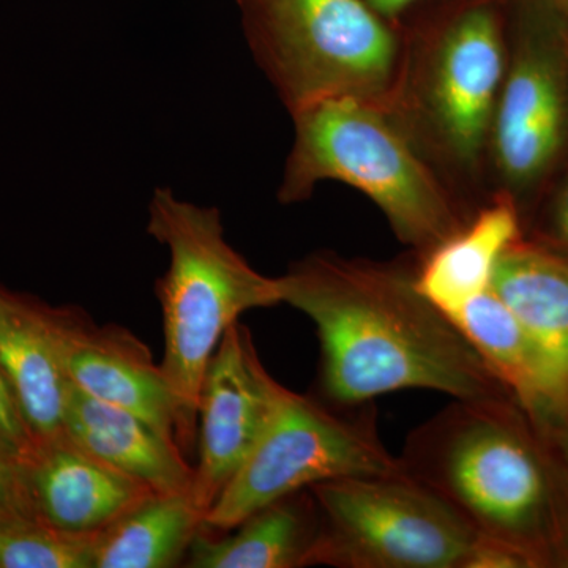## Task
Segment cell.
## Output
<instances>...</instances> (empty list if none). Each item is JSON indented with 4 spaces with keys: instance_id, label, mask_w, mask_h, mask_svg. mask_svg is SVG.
<instances>
[{
    "instance_id": "44dd1931",
    "label": "cell",
    "mask_w": 568,
    "mask_h": 568,
    "mask_svg": "<svg viewBox=\"0 0 568 568\" xmlns=\"http://www.w3.org/2000/svg\"><path fill=\"white\" fill-rule=\"evenodd\" d=\"M37 437L26 420L9 379L0 369V452L22 465L36 450Z\"/></svg>"
},
{
    "instance_id": "ffe728a7",
    "label": "cell",
    "mask_w": 568,
    "mask_h": 568,
    "mask_svg": "<svg viewBox=\"0 0 568 568\" xmlns=\"http://www.w3.org/2000/svg\"><path fill=\"white\" fill-rule=\"evenodd\" d=\"M93 538L67 536L33 519L0 523V568H92Z\"/></svg>"
},
{
    "instance_id": "484cf974",
    "label": "cell",
    "mask_w": 568,
    "mask_h": 568,
    "mask_svg": "<svg viewBox=\"0 0 568 568\" xmlns=\"http://www.w3.org/2000/svg\"><path fill=\"white\" fill-rule=\"evenodd\" d=\"M549 3L556 7V9L562 11L568 18V0H548Z\"/></svg>"
},
{
    "instance_id": "30bf717a",
    "label": "cell",
    "mask_w": 568,
    "mask_h": 568,
    "mask_svg": "<svg viewBox=\"0 0 568 568\" xmlns=\"http://www.w3.org/2000/svg\"><path fill=\"white\" fill-rule=\"evenodd\" d=\"M284 388L265 368L250 328L231 325L205 369L197 406L192 496L205 515L252 454Z\"/></svg>"
},
{
    "instance_id": "603a6c76",
    "label": "cell",
    "mask_w": 568,
    "mask_h": 568,
    "mask_svg": "<svg viewBox=\"0 0 568 568\" xmlns=\"http://www.w3.org/2000/svg\"><path fill=\"white\" fill-rule=\"evenodd\" d=\"M18 519H33L22 481L21 466L0 452V523Z\"/></svg>"
},
{
    "instance_id": "d6986e66",
    "label": "cell",
    "mask_w": 568,
    "mask_h": 568,
    "mask_svg": "<svg viewBox=\"0 0 568 568\" xmlns=\"http://www.w3.org/2000/svg\"><path fill=\"white\" fill-rule=\"evenodd\" d=\"M192 493H153L93 538L92 568H171L204 530Z\"/></svg>"
},
{
    "instance_id": "2e32d148",
    "label": "cell",
    "mask_w": 568,
    "mask_h": 568,
    "mask_svg": "<svg viewBox=\"0 0 568 568\" xmlns=\"http://www.w3.org/2000/svg\"><path fill=\"white\" fill-rule=\"evenodd\" d=\"M0 369L37 440L63 433L67 381L52 342L48 306L0 286Z\"/></svg>"
},
{
    "instance_id": "7a4b0ae2",
    "label": "cell",
    "mask_w": 568,
    "mask_h": 568,
    "mask_svg": "<svg viewBox=\"0 0 568 568\" xmlns=\"http://www.w3.org/2000/svg\"><path fill=\"white\" fill-rule=\"evenodd\" d=\"M403 470L530 568H568V484L547 429L515 399H455L418 426Z\"/></svg>"
},
{
    "instance_id": "e0dca14e",
    "label": "cell",
    "mask_w": 568,
    "mask_h": 568,
    "mask_svg": "<svg viewBox=\"0 0 568 568\" xmlns=\"http://www.w3.org/2000/svg\"><path fill=\"white\" fill-rule=\"evenodd\" d=\"M230 536L204 529L186 555L190 568L308 567L320 532L310 489L268 504L235 526Z\"/></svg>"
},
{
    "instance_id": "277c9868",
    "label": "cell",
    "mask_w": 568,
    "mask_h": 568,
    "mask_svg": "<svg viewBox=\"0 0 568 568\" xmlns=\"http://www.w3.org/2000/svg\"><path fill=\"white\" fill-rule=\"evenodd\" d=\"M149 234L166 246L159 282L164 354L160 362L175 406V440L189 457L197 440V406L205 369L227 328L246 312L282 305L278 276L257 272L224 235L219 209L156 189Z\"/></svg>"
},
{
    "instance_id": "ac0fdd59",
    "label": "cell",
    "mask_w": 568,
    "mask_h": 568,
    "mask_svg": "<svg viewBox=\"0 0 568 568\" xmlns=\"http://www.w3.org/2000/svg\"><path fill=\"white\" fill-rule=\"evenodd\" d=\"M491 290L525 324L568 392V257L523 235L497 265Z\"/></svg>"
},
{
    "instance_id": "8992f818",
    "label": "cell",
    "mask_w": 568,
    "mask_h": 568,
    "mask_svg": "<svg viewBox=\"0 0 568 568\" xmlns=\"http://www.w3.org/2000/svg\"><path fill=\"white\" fill-rule=\"evenodd\" d=\"M254 61L291 115L353 99L392 110L405 33L365 0H237Z\"/></svg>"
},
{
    "instance_id": "7402d4cb",
    "label": "cell",
    "mask_w": 568,
    "mask_h": 568,
    "mask_svg": "<svg viewBox=\"0 0 568 568\" xmlns=\"http://www.w3.org/2000/svg\"><path fill=\"white\" fill-rule=\"evenodd\" d=\"M525 237L568 257V175L537 219L526 224Z\"/></svg>"
},
{
    "instance_id": "6da1fadb",
    "label": "cell",
    "mask_w": 568,
    "mask_h": 568,
    "mask_svg": "<svg viewBox=\"0 0 568 568\" xmlns=\"http://www.w3.org/2000/svg\"><path fill=\"white\" fill-rule=\"evenodd\" d=\"M414 275L416 264L324 250L278 276L282 304L315 324L323 399L361 406L409 388L454 399H515L457 325L420 294Z\"/></svg>"
},
{
    "instance_id": "9c48e42d",
    "label": "cell",
    "mask_w": 568,
    "mask_h": 568,
    "mask_svg": "<svg viewBox=\"0 0 568 568\" xmlns=\"http://www.w3.org/2000/svg\"><path fill=\"white\" fill-rule=\"evenodd\" d=\"M568 142V18L548 0H521L493 121L489 164L521 207L558 166ZM523 211V209H521Z\"/></svg>"
},
{
    "instance_id": "5bb4252c",
    "label": "cell",
    "mask_w": 568,
    "mask_h": 568,
    "mask_svg": "<svg viewBox=\"0 0 568 568\" xmlns=\"http://www.w3.org/2000/svg\"><path fill=\"white\" fill-rule=\"evenodd\" d=\"M63 433L160 495L192 493L194 466L173 437L163 435L136 414L92 398L70 383Z\"/></svg>"
},
{
    "instance_id": "7c38bea8",
    "label": "cell",
    "mask_w": 568,
    "mask_h": 568,
    "mask_svg": "<svg viewBox=\"0 0 568 568\" xmlns=\"http://www.w3.org/2000/svg\"><path fill=\"white\" fill-rule=\"evenodd\" d=\"M21 474L32 518L71 537L99 536L155 493L65 433L37 444Z\"/></svg>"
},
{
    "instance_id": "ba28073f",
    "label": "cell",
    "mask_w": 568,
    "mask_h": 568,
    "mask_svg": "<svg viewBox=\"0 0 568 568\" xmlns=\"http://www.w3.org/2000/svg\"><path fill=\"white\" fill-rule=\"evenodd\" d=\"M320 532L310 566L465 568L477 532L446 500L406 473L310 488Z\"/></svg>"
},
{
    "instance_id": "9a60e30c",
    "label": "cell",
    "mask_w": 568,
    "mask_h": 568,
    "mask_svg": "<svg viewBox=\"0 0 568 568\" xmlns=\"http://www.w3.org/2000/svg\"><path fill=\"white\" fill-rule=\"evenodd\" d=\"M493 376L540 425L568 410V392L525 324L489 290L452 317Z\"/></svg>"
},
{
    "instance_id": "5b68a950",
    "label": "cell",
    "mask_w": 568,
    "mask_h": 568,
    "mask_svg": "<svg viewBox=\"0 0 568 568\" xmlns=\"http://www.w3.org/2000/svg\"><path fill=\"white\" fill-rule=\"evenodd\" d=\"M508 59L500 0H467L405 36L392 112L452 189L489 162L493 121Z\"/></svg>"
},
{
    "instance_id": "cb8c5ba5",
    "label": "cell",
    "mask_w": 568,
    "mask_h": 568,
    "mask_svg": "<svg viewBox=\"0 0 568 568\" xmlns=\"http://www.w3.org/2000/svg\"><path fill=\"white\" fill-rule=\"evenodd\" d=\"M541 426L547 429L548 436L551 437L552 446H555L556 452H558L560 465L564 467L568 484V410L564 416L555 418V420L548 422V424Z\"/></svg>"
},
{
    "instance_id": "d4e9b609",
    "label": "cell",
    "mask_w": 568,
    "mask_h": 568,
    "mask_svg": "<svg viewBox=\"0 0 568 568\" xmlns=\"http://www.w3.org/2000/svg\"><path fill=\"white\" fill-rule=\"evenodd\" d=\"M377 14L384 18V20L396 22L403 14L406 13L410 7L422 2V0H365Z\"/></svg>"
},
{
    "instance_id": "3957f363",
    "label": "cell",
    "mask_w": 568,
    "mask_h": 568,
    "mask_svg": "<svg viewBox=\"0 0 568 568\" xmlns=\"http://www.w3.org/2000/svg\"><path fill=\"white\" fill-rule=\"evenodd\" d=\"M291 118L294 142L278 189L284 204L308 200L320 183H346L381 209L417 257L446 241L477 209L452 189L388 108L332 100Z\"/></svg>"
},
{
    "instance_id": "8fae6325",
    "label": "cell",
    "mask_w": 568,
    "mask_h": 568,
    "mask_svg": "<svg viewBox=\"0 0 568 568\" xmlns=\"http://www.w3.org/2000/svg\"><path fill=\"white\" fill-rule=\"evenodd\" d=\"M48 323L70 384L92 398L136 414L175 439L173 394L162 366L136 335L122 325L95 324L74 306H48Z\"/></svg>"
},
{
    "instance_id": "4fadbf2b",
    "label": "cell",
    "mask_w": 568,
    "mask_h": 568,
    "mask_svg": "<svg viewBox=\"0 0 568 568\" xmlns=\"http://www.w3.org/2000/svg\"><path fill=\"white\" fill-rule=\"evenodd\" d=\"M525 235V215L514 196L496 192L467 222L416 261L417 290L452 320L491 290L497 265Z\"/></svg>"
},
{
    "instance_id": "52a82bcc",
    "label": "cell",
    "mask_w": 568,
    "mask_h": 568,
    "mask_svg": "<svg viewBox=\"0 0 568 568\" xmlns=\"http://www.w3.org/2000/svg\"><path fill=\"white\" fill-rule=\"evenodd\" d=\"M399 473L373 403L338 406L284 388L252 454L205 515L204 529L227 532L260 508L324 481Z\"/></svg>"
}]
</instances>
